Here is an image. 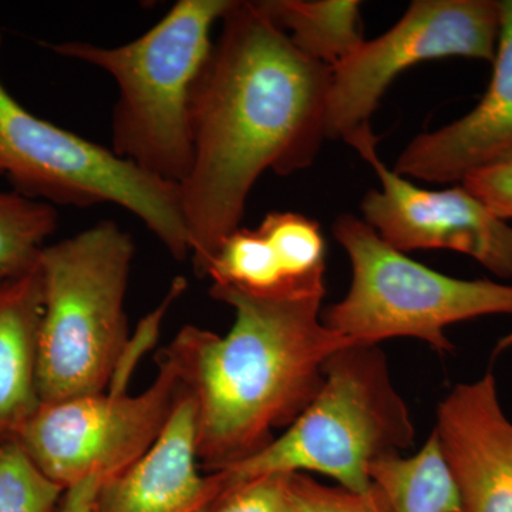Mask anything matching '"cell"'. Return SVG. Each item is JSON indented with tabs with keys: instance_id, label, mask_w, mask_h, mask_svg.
<instances>
[{
	"instance_id": "cell-1",
	"label": "cell",
	"mask_w": 512,
	"mask_h": 512,
	"mask_svg": "<svg viewBox=\"0 0 512 512\" xmlns=\"http://www.w3.org/2000/svg\"><path fill=\"white\" fill-rule=\"evenodd\" d=\"M330 77L261 3L234 0L192 89L194 158L178 185L198 274L239 228L262 174L288 177L315 163L328 138Z\"/></svg>"
},
{
	"instance_id": "cell-2",
	"label": "cell",
	"mask_w": 512,
	"mask_h": 512,
	"mask_svg": "<svg viewBox=\"0 0 512 512\" xmlns=\"http://www.w3.org/2000/svg\"><path fill=\"white\" fill-rule=\"evenodd\" d=\"M235 312L228 335L185 326L163 352L197 403V454L218 471L255 456L288 429L322 387L326 362L352 346L323 323L322 301L254 298L211 286Z\"/></svg>"
},
{
	"instance_id": "cell-3",
	"label": "cell",
	"mask_w": 512,
	"mask_h": 512,
	"mask_svg": "<svg viewBox=\"0 0 512 512\" xmlns=\"http://www.w3.org/2000/svg\"><path fill=\"white\" fill-rule=\"evenodd\" d=\"M234 0H180L133 42L103 47L80 40L43 43L56 55L109 73L119 86L111 140L117 157L168 184L190 174L192 89L211 55V32Z\"/></svg>"
},
{
	"instance_id": "cell-4",
	"label": "cell",
	"mask_w": 512,
	"mask_h": 512,
	"mask_svg": "<svg viewBox=\"0 0 512 512\" xmlns=\"http://www.w3.org/2000/svg\"><path fill=\"white\" fill-rule=\"evenodd\" d=\"M133 238L114 221L46 245L37 389L42 404L106 392L130 338L124 302Z\"/></svg>"
},
{
	"instance_id": "cell-5",
	"label": "cell",
	"mask_w": 512,
	"mask_h": 512,
	"mask_svg": "<svg viewBox=\"0 0 512 512\" xmlns=\"http://www.w3.org/2000/svg\"><path fill=\"white\" fill-rule=\"evenodd\" d=\"M323 373L315 399L281 436L255 456L217 471L227 483L316 473L367 493L372 488L369 467L412 446V414L379 346L340 349Z\"/></svg>"
},
{
	"instance_id": "cell-6",
	"label": "cell",
	"mask_w": 512,
	"mask_h": 512,
	"mask_svg": "<svg viewBox=\"0 0 512 512\" xmlns=\"http://www.w3.org/2000/svg\"><path fill=\"white\" fill-rule=\"evenodd\" d=\"M333 235L348 254L352 282L345 298L322 312V320L353 345L413 338L437 352H453L448 326L512 315V285L440 274L390 247L356 215H340Z\"/></svg>"
},
{
	"instance_id": "cell-7",
	"label": "cell",
	"mask_w": 512,
	"mask_h": 512,
	"mask_svg": "<svg viewBox=\"0 0 512 512\" xmlns=\"http://www.w3.org/2000/svg\"><path fill=\"white\" fill-rule=\"evenodd\" d=\"M2 46V36H0ZM0 170L26 197L47 204H116L178 261L191 256L180 190L144 173L109 148L64 130L22 106L0 82Z\"/></svg>"
},
{
	"instance_id": "cell-8",
	"label": "cell",
	"mask_w": 512,
	"mask_h": 512,
	"mask_svg": "<svg viewBox=\"0 0 512 512\" xmlns=\"http://www.w3.org/2000/svg\"><path fill=\"white\" fill-rule=\"evenodd\" d=\"M158 360L156 380L137 396L111 384L109 393L42 404L20 431V446L64 490L121 473L153 446L184 392L173 360L164 352Z\"/></svg>"
},
{
	"instance_id": "cell-9",
	"label": "cell",
	"mask_w": 512,
	"mask_h": 512,
	"mask_svg": "<svg viewBox=\"0 0 512 512\" xmlns=\"http://www.w3.org/2000/svg\"><path fill=\"white\" fill-rule=\"evenodd\" d=\"M500 23L495 0H414L393 28L333 67L328 138L346 141L369 128L384 93L416 64L446 57L493 63Z\"/></svg>"
},
{
	"instance_id": "cell-10",
	"label": "cell",
	"mask_w": 512,
	"mask_h": 512,
	"mask_svg": "<svg viewBox=\"0 0 512 512\" xmlns=\"http://www.w3.org/2000/svg\"><path fill=\"white\" fill-rule=\"evenodd\" d=\"M346 143L372 165L380 190L363 197V221L397 251L448 249L476 259L491 274L512 278V225L463 184L427 190L394 173L377 156L376 136L365 128Z\"/></svg>"
},
{
	"instance_id": "cell-11",
	"label": "cell",
	"mask_w": 512,
	"mask_h": 512,
	"mask_svg": "<svg viewBox=\"0 0 512 512\" xmlns=\"http://www.w3.org/2000/svg\"><path fill=\"white\" fill-rule=\"evenodd\" d=\"M461 512H512V421L487 372L460 383L437 409L436 427Z\"/></svg>"
},
{
	"instance_id": "cell-12",
	"label": "cell",
	"mask_w": 512,
	"mask_h": 512,
	"mask_svg": "<svg viewBox=\"0 0 512 512\" xmlns=\"http://www.w3.org/2000/svg\"><path fill=\"white\" fill-rule=\"evenodd\" d=\"M500 36L493 74L476 107L439 130L414 137L393 171L431 184H461L512 154V0L500 2Z\"/></svg>"
},
{
	"instance_id": "cell-13",
	"label": "cell",
	"mask_w": 512,
	"mask_h": 512,
	"mask_svg": "<svg viewBox=\"0 0 512 512\" xmlns=\"http://www.w3.org/2000/svg\"><path fill=\"white\" fill-rule=\"evenodd\" d=\"M224 488L217 471H198L197 403L184 387L153 446L101 481L94 512H204Z\"/></svg>"
},
{
	"instance_id": "cell-14",
	"label": "cell",
	"mask_w": 512,
	"mask_h": 512,
	"mask_svg": "<svg viewBox=\"0 0 512 512\" xmlns=\"http://www.w3.org/2000/svg\"><path fill=\"white\" fill-rule=\"evenodd\" d=\"M45 292L39 265L0 288V444L18 439L42 406L37 389Z\"/></svg>"
},
{
	"instance_id": "cell-15",
	"label": "cell",
	"mask_w": 512,
	"mask_h": 512,
	"mask_svg": "<svg viewBox=\"0 0 512 512\" xmlns=\"http://www.w3.org/2000/svg\"><path fill=\"white\" fill-rule=\"evenodd\" d=\"M367 476L387 512H461L457 483L434 430L416 454L380 458Z\"/></svg>"
},
{
	"instance_id": "cell-16",
	"label": "cell",
	"mask_w": 512,
	"mask_h": 512,
	"mask_svg": "<svg viewBox=\"0 0 512 512\" xmlns=\"http://www.w3.org/2000/svg\"><path fill=\"white\" fill-rule=\"evenodd\" d=\"M262 9L303 55L338 66L365 42L357 0H262Z\"/></svg>"
},
{
	"instance_id": "cell-17",
	"label": "cell",
	"mask_w": 512,
	"mask_h": 512,
	"mask_svg": "<svg viewBox=\"0 0 512 512\" xmlns=\"http://www.w3.org/2000/svg\"><path fill=\"white\" fill-rule=\"evenodd\" d=\"M57 225L59 215L52 204L0 191V288L37 268Z\"/></svg>"
},
{
	"instance_id": "cell-18",
	"label": "cell",
	"mask_w": 512,
	"mask_h": 512,
	"mask_svg": "<svg viewBox=\"0 0 512 512\" xmlns=\"http://www.w3.org/2000/svg\"><path fill=\"white\" fill-rule=\"evenodd\" d=\"M64 491L35 466L18 439L0 444V512H57Z\"/></svg>"
},
{
	"instance_id": "cell-19",
	"label": "cell",
	"mask_w": 512,
	"mask_h": 512,
	"mask_svg": "<svg viewBox=\"0 0 512 512\" xmlns=\"http://www.w3.org/2000/svg\"><path fill=\"white\" fill-rule=\"evenodd\" d=\"M292 512H387L379 495L370 488L357 493L342 485L319 483L309 474H289Z\"/></svg>"
},
{
	"instance_id": "cell-20",
	"label": "cell",
	"mask_w": 512,
	"mask_h": 512,
	"mask_svg": "<svg viewBox=\"0 0 512 512\" xmlns=\"http://www.w3.org/2000/svg\"><path fill=\"white\" fill-rule=\"evenodd\" d=\"M288 481L289 474L225 481L222 493L204 512H292Z\"/></svg>"
},
{
	"instance_id": "cell-21",
	"label": "cell",
	"mask_w": 512,
	"mask_h": 512,
	"mask_svg": "<svg viewBox=\"0 0 512 512\" xmlns=\"http://www.w3.org/2000/svg\"><path fill=\"white\" fill-rule=\"evenodd\" d=\"M505 221H512V154L468 175L461 183Z\"/></svg>"
},
{
	"instance_id": "cell-22",
	"label": "cell",
	"mask_w": 512,
	"mask_h": 512,
	"mask_svg": "<svg viewBox=\"0 0 512 512\" xmlns=\"http://www.w3.org/2000/svg\"><path fill=\"white\" fill-rule=\"evenodd\" d=\"M104 477L90 476L64 491L57 512H94V500Z\"/></svg>"
},
{
	"instance_id": "cell-23",
	"label": "cell",
	"mask_w": 512,
	"mask_h": 512,
	"mask_svg": "<svg viewBox=\"0 0 512 512\" xmlns=\"http://www.w3.org/2000/svg\"><path fill=\"white\" fill-rule=\"evenodd\" d=\"M0 175H3V171L2 170H0Z\"/></svg>"
}]
</instances>
